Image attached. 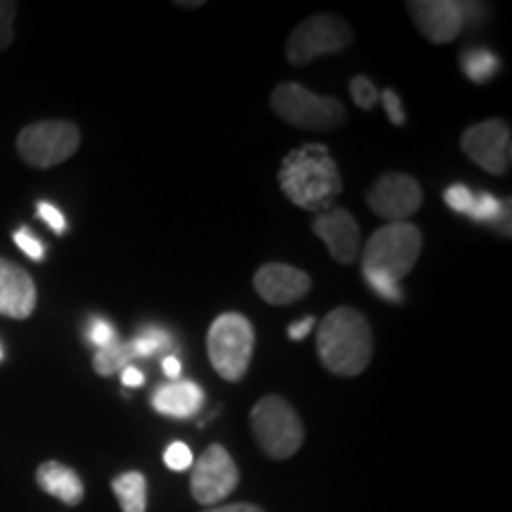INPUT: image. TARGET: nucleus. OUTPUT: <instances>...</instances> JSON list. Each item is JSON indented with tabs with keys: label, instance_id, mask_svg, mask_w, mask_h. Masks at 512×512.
<instances>
[{
	"label": "nucleus",
	"instance_id": "nucleus-22",
	"mask_svg": "<svg viewBox=\"0 0 512 512\" xmlns=\"http://www.w3.org/2000/svg\"><path fill=\"white\" fill-rule=\"evenodd\" d=\"M467 216L477 223H501L503 204L491 192H479V195H475V202H472V209L467 211Z\"/></svg>",
	"mask_w": 512,
	"mask_h": 512
},
{
	"label": "nucleus",
	"instance_id": "nucleus-1",
	"mask_svg": "<svg viewBox=\"0 0 512 512\" xmlns=\"http://www.w3.org/2000/svg\"><path fill=\"white\" fill-rule=\"evenodd\" d=\"M280 190L294 207L323 214L342 192V176L337 162L325 145H302L292 150L280 164Z\"/></svg>",
	"mask_w": 512,
	"mask_h": 512
},
{
	"label": "nucleus",
	"instance_id": "nucleus-16",
	"mask_svg": "<svg viewBox=\"0 0 512 512\" xmlns=\"http://www.w3.org/2000/svg\"><path fill=\"white\" fill-rule=\"evenodd\" d=\"M204 403L202 387L190 380H176L171 384H162L152 394V408L157 413L169 415V418H192Z\"/></svg>",
	"mask_w": 512,
	"mask_h": 512
},
{
	"label": "nucleus",
	"instance_id": "nucleus-2",
	"mask_svg": "<svg viewBox=\"0 0 512 512\" xmlns=\"http://www.w3.org/2000/svg\"><path fill=\"white\" fill-rule=\"evenodd\" d=\"M320 363L339 377H356L373 361V332L366 316L339 306L320 320L316 332Z\"/></svg>",
	"mask_w": 512,
	"mask_h": 512
},
{
	"label": "nucleus",
	"instance_id": "nucleus-31",
	"mask_svg": "<svg viewBox=\"0 0 512 512\" xmlns=\"http://www.w3.org/2000/svg\"><path fill=\"white\" fill-rule=\"evenodd\" d=\"M36 211H38V219H43L48 223L50 228L55 230L57 235H62L64 230H67V219H64V214L60 209L55 207V204H50V202H41L36 207Z\"/></svg>",
	"mask_w": 512,
	"mask_h": 512
},
{
	"label": "nucleus",
	"instance_id": "nucleus-29",
	"mask_svg": "<svg viewBox=\"0 0 512 512\" xmlns=\"http://www.w3.org/2000/svg\"><path fill=\"white\" fill-rule=\"evenodd\" d=\"M380 100H382L384 112H387V117L394 126L406 124V107H403L399 93L392 91V88H387V91L380 93Z\"/></svg>",
	"mask_w": 512,
	"mask_h": 512
},
{
	"label": "nucleus",
	"instance_id": "nucleus-7",
	"mask_svg": "<svg viewBox=\"0 0 512 512\" xmlns=\"http://www.w3.org/2000/svg\"><path fill=\"white\" fill-rule=\"evenodd\" d=\"M81 133L72 121L50 119L22 128L17 136V152L34 169H53L67 162L79 150Z\"/></svg>",
	"mask_w": 512,
	"mask_h": 512
},
{
	"label": "nucleus",
	"instance_id": "nucleus-9",
	"mask_svg": "<svg viewBox=\"0 0 512 512\" xmlns=\"http://www.w3.org/2000/svg\"><path fill=\"white\" fill-rule=\"evenodd\" d=\"M240 482V470L226 448L214 444L202 453L192 465L190 491L192 498L202 505H216L228 498Z\"/></svg>",
	"mask_w": 512,
	"mask_h": 512
},
{
	"label": "nucleus",
	"instance_id": "nucleus-36",
	"mask_svg": "<svg viewBox=\"0 0 512 512\" xmlns=\"http://www.w3.org/2000/svg\"><path fill=\"white\" fill-rule=\"evenodd\" d=\"M0 361H3V349H0Z\"/></svg>",
	"mask_w": 512,
	"mask_h": 512
},
{
	"label": "nucleus",
	"instance_id": "nucleus-6",
	"mask_svg": "<svg viewBox=\"0 0 512 512\" xmlns=\"http://www.w3.org/2000/svg\"><path fill=\"white\" fill-rule=\"evenodd\" d=\"M252 432L266 456L292 458L304 444V425L294 408L280 396H264L252 408Z\"/></svg>",
	"mask_w": 512,
	"mask_h": 512
},
{
	"label": "nucleus",
	"instance_id": "nucleus-12",
	"mask_svg": "<svg viewBox=\"0 0 512 512\" xmlns=\"http://www.w3.org/2000/svg\"><path fill=\"white\" fill-rule=\"evenodd\" d=\"M408 12L420 34L437 46L456 41L465 29L463 3L456 0H413L408 3Z\"/></svg>",
	"mask_w": 512,
	"mask_h": 512
},
{
	"label": "nucleus",
	"instance_id": "nucleus-14",
	"mask_svg": "<svg viewBox=\"0 0 512 512\" xmlns=\"http://www.w3.org/2000/svg\"><path fill=\"white\" fill-rule=\"evenodd\" d=\"M254 290L266 304L287 306L311 290V275L287 264H266L254 275Z\"/></svg>",
	"mask_w": 512,
	"mask_h": 512
},
{
	"label": "nucleus",
	"instance_id": "nucleus-3",
	"mask_svg": "<svg viewBox=\"0 0 512 512\" xmlns=\"http://www.w3.org/2000/svg\"><path fill=\"white\" fill-rule=\"evenodd\" d=\"M422 252V233L413 223H387L363 249V273H380L399 283L413 271Z\"/></svg>",
	"mask_w": 512,
	"mask_h": 512
},
{
	"label": "nucleus",
	"instance_id": "nucleus-11",
	"mask_svg": "<svg viewBox=\"0 0 512 512\" xmlns=\"http://www.w3.org/2000/svg\"><path fill=\"white\" fill-rule=\"evenodd\" d=\"M368 207L380 219L403 223L422 207V188L408 174H384L368 192Z\"/></svg>",
	"mask_w": 512,
	"mask_h": 512
},
{
	"label": "nucleus",
	"instance_id": "nucleus-32",
	"mask_svg": "<svg viewBox=\"0 0 512 512\" xmlns=\"http://www.w3.org/2000/svg\"><path fill=\"white\" fill-rule=\"evenodd\" d=\"M313 328H316V318L306 316V318L299 320V323H292L290 328H287V335H290V339H297V342H299V339L309 337Z\"/></svg>",
	"mask_w": 512,
	"mask_h": 512
},
{
	"label": "nucleus",
	"instance_id": "nucleus-24",
	"mask_svg": "<svg viewBox=\"0 0 512 512\" xmlns=\"http://www.w3.org/2000/svg\"><path fill=\"white\" fill-rule=\"evenodd\" d=\"M86 339L93 344L95 349H105L110 347L112 342H117V332H114L110 320L100 318V316H93L88 320V328H86Z\"/></svg>",
	"mask_w": 512,
	"mask_h": 512
},
{
	"label": "nucleus",
	"instance_id": "nucleus-21",
	"mask_svg": "<svg viewBox=\"0 0 512 512\" xmlns=\"http://www.w3.org/2000/svg\"><path fill=\"white\" fill-rule=\"evenodd\" d=\"M131 347L136 358H147V356H155L157 351L171 349V337L169 332L159 328H145L131 339Z\"/></svg>",
	"mask_w": 512,
	"mask_h": 512
},
{
	"label": "nucleus",
	"instance_id": "nucleus-23",
	"mask_svg": "<svg viewBox=\"0 0 512 512\" xmlns=\"http://www.w3.org/2000/svg\"><path fill=\"white\" fill-rule=\"evenodd\" d=\"M349 93L354 98L356 107L363 112H370L380 102V91L375 88V83L366 79V76H354L349 83Z\"/></svg>",
	"mask_w": 512,
	"mask_h": 512
},
{
	"label": "nucleus",
	"instance_id": "nucleus-35",
	"mask_svg": "<svg viewBox=\"0 0 512 512\" xmlns=\"http://www.w3.org/2000/svg\"><path fill=\"white\" fill-rule=\"evenodd\" d=\"M162 368H164L166 377H171V380H181L183 366H181V361H178L176 356H166L164 363H162Z\"/></svg>",
	"mask_w": 512,
	"mask_h": 512
},
{
	"label": "nucleus",
	"instance_id": "nucleus-26",
	"mask_svg": "<svg viewBox=\"0 0 512 512\" xmlns=\"http://www.w3.org/2000/svg\"><path fill=\"white\" fill-rule=\"evenodd\" d=\"M444 200L456 214H467L472 209V202H475V195H472V190L467 185L456 183L444 192Z\"/></svg>",
	"mask_w": 512,
	"mask_h": 512
},
{
	"label": "nucleus",
	"instance_id": "nucleus-28",
	"mask_svg": "<svg viewBox=\"0 0 512 512\" xmlns=\"http://www.w3.org/2000/svg\"><path fill=\"white\" fill-rule=\"evenodd\" d=\"M17 15V3H5L0 0V50H5L15 38V29H12V22H15Z\"/></svg>",
	"mask_w": 512,
	"mask_h": 512
},
{
	"label": "nucleus",
	"instance_id": "nucleus-34",
	"mask_svg": "<svg viewBox=\"0 0 512 512\" xmlns=\"http://www.w3.org/2000/svg\"><path fill=\"white\" fill-rule=\"evenodd\" d=\"M204 512H264V510L252 503H230V505H219V508H209Z\"/></svg>",
	"mask_w": 512,
	"mask_h": 512
},
{
	"label": "nucleus",
	"instance_id": "nucleus-30",
	"mask_svg": "<svg viewBox=\"0 0 512 512\" xmlns=\"http://www.w3.org/2000/svg\"><path fill=\"white\" fill-rule=\"evenodd\" d=\"M15 245L22 249V252L29 256V259H34V261H41L43 254H46V247H43V242L38 240L29 228H19L17 230Z\"/></svg>",
	"mask_w": 512,
	"mask_h": 512
},
{
	"label": "nucleus",
	"instance_id": "nucleus-8",
	"mask_svg": "<svg viewBox=\"0 0 512 512\" xmlns=\"http://www.w3.org/2000/svg\"><path fill=\"white\" fill-rule=\"evenodd\" d=\"M354 41V31L335 15H316L304 19L287 38L285 55L294 67H304L323 55L342 53Z\"/></svg>",
	"mask_w": 512,
	"mask_h": 512
},
{
	"label": "nucleus",
	"instance_id": "nucleus-25",
	"mask_svg": "<svg viewBox=\"0 0 512 512\" xmlns=\"http://www.w3.org/2000/svg\"><path fill=\"white\" fill-rule=\"evenodd\" d=\"M363 278H366V283L373 287V292L377 297L387 299V302H394V304H401L403 302V294H401V287L399 283H394V280H389L387 275H380V273H363Z\"/></svg>",
	"mask_w": 512,
	"mask_h": 512
},
{
	"label": "nucleus",
	"instance_id": "nucleus-33",
	"mask_svg": "<svg viewBox=\"0 0 512 512\" xmlns=\"http://www.w3.org/2000/svg\"><path fill=\"white\" fill-rule=\"evenodd\" d=\"M121 382H124L126 387H140V384H145L143 370H138L136 366L124 368V370H121Z\"/></svg>",
	"mask_w": 512,
	"mask_h": 512
},
{
	"label": "nucleus",
	"instance_id": "nucleus-20",
	"mask_svg": "<svg viewBox=\"0 0 512 512\" xmlns=\"http://www.w3.org/2000/svg\"><path fill=\"white\" fill-rule=\"evenodd\" d=\"M133 358H136V354H133L131 342H121V339H117V342H112L110 347L95 351L93 368L98 375L110 377L117 373V370H124L131 366Z\"/></svg>",
	"mask_w": 512,
	"mask_h": 512
},
{
	"label": "nucleus",
	"instance_id": "nucleus-19",
	"mask_svg": "<svg viewBox=\"0 0 512 512\" xmlns=\"http://www.w3.org/2000/svg\"><path fill=\"white\" fill-rule=\"evenodd\" d=\"M460 69L472 83H486L498 74L501 60L489 48H467L460 53Z\"/></svg>",
	"mask_w": 512,
	"mask_h": 512
},
{
	"label": "nucleus",
	"instance_id": "nucleus-17",
	"mask_svg": "<svg viewBox=\"0 0 512 512\" xmlns=\"http://www.w3.org/2000/svg\"><path fill=\"white\" fill-rule=\"evenodd\" d=\"M36 484L64 505H79L83 501L81 477L76 475L72 467L57 463V460H48V463L38 465Z\"/></svg>",
	"mask_w": 512,
	"mask_h": 512
},
{
	"label": "nucleus",
	"instance_id": "nucleus-13",
	"mask_svg": "<svg viewBox=\"0 0 512 512\" xmlns=\"http://www.w3.org/2000/svg\"><path fill=\"white\" fill-rule=\"evenodd\" d=\"M313 233L323 240L330 256L339 264H354L361 252V228L344 207H330L311 223Z\"/></svg>",
	"mask_w": 512,
	"mask_h": 512
},
{
	"label": "nucleus",
	"instance_id": "nucleus-5",
	"mask_svg": "<svg viewBox=\"0 0 512 512\" xmlns=\"http://www.w3.org/2000/svg\"><path fill=\"white\" fill-rule=\"evenodd\" d=\"M271 107L275 117H280L294 128H302V131H332L347 119V110H344L342 102L311 93L302 83L294 81L275 86Z\"/></svg>",
	"mask_w": 512,
	"mask_h": 512
},
{
	"label": "nucleus",
	"instance_id": "nucleus-4",
	"mask_svg": "<svg viewBox=\"0 0 512 512\" xmlns=\"http://www.w3.org/2000/svg\"><path fill=\"white\" fill-rule=\"evenodd\" d=\"M211 366L223 380L240 382L247 375L254 354V325L242 313H221L207 335Z\"/></svg>",
	"mask_w": 512,
	"mask_h": 512
},
{
	"label": "nucleus",
	"instance_id": "nucleus-10",
	"mask_svg": "<svg viewBox=\"0 0 512 512\" xmlns=\"http://www.w3.org/2000/svg\"><path fill=\"white\" fill-rule=\"evenodd\" d=\"M460 147L472 162L482 166L489 174L503 176L510 171L512 138L508 121L489 119L470 126L460 138Z\"/></svg>",
	"mask_w": 512,
	"mask_h": 512
},
{
	"label": "nucleus",
	"instance_id": "nucleus-15",
	"mask_svg": "<svg viewBox=\"0 0 512 512\" xmlns=\"http://www.w3.org/2000/svg\"><path fill=\"white\" fill-rule=\"evenodd\" d=\"M36 309V285L22 266L0 259V316L29 318Z\"/></svg>",
	"mask_w": 512,
	"mask_h": 512
},
{
	"label": "nucleus",
	"instance_id": "nucleus-27",
	"mask_svg": "<svg viewBox=\"0 0 512 512\" xmlns=\"http://www.w3.org/2000/svg\"><path fill=\"white\" fill-rule=\"evenodd\" d=\"M164 463L174 472L188 470V467H192V451L183 444V441H174V444L164 451Z\"/></svg>",
	"mask_w": 512,
	"mask_h": 512
},
{
	"label": "nucleus",
	"instance_id": "nucleus-18",
	"mask_svg": "<svg viewBox=\"0 0 512 512\" xmlns=\"http://www.w3.org/2000/svg\"><path fill=\"white\" fill-rule=\"evenodd\" d=\"M112 491L117 496L121 512L147 510V479L140 472H124V475L114 477Z\"/></svg>",
	"mask_w": 512,
	"mask_h": 512
}]
</instances>
